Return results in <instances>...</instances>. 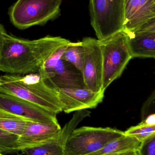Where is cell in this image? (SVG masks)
Instances as JSON below:
<instances>
[{
	"label": "cell",
	"instance_id": "obj_4",
	"mask_svg": "<svg viewBox=\"0 0 155 155\" xmlns=\"http://www.w3.org/2000/svg\"><path fill=\"white\" fill-rule=\"evenodd\" d=\"M125 0H89L91 24L97 40L103 41L124 29Z\"/></svg>",
	"mask_w": 155,
	"mask_h": 155
},
{
	"label": "cell",
	"instance_id": "obj_24",
	"mask_svg": "<svg viewBox=\"0 0 155 155\" xmlns=\"http://www.w3.org/2000/svg\"><path fill=\"white\" fill-rule=\"evenodd\" d=\"M141 123L150 125H155V114L149 115L144 120H143Z\"/></svg>",
	"mask_w": 155,
	"mask_h": 155
},
{
	"label": "cell",
	"instance_id": "obj_22",
	"mask_svg": "<svg viewBox=\"0 0 155 155\" xmlns=\"http://www.w3.org/2000/svg\"><path fill=\"white\" fill-rule=\"evenodd\" d=\"M139 155H155V134L142 142Z\"/></svg>",
	"mask_w": 155,
	"mask_h": 155
},
{
	"label": "cell",
	"instance_id": "obj_14",
	"mask_svg": "<svg viewBox=\"0 0 155 155\" xmlns=\"http://www.w3.org/2000/svg\"><path fill=\"white\" fill-rule=\"evenodd\" d=\"M125 33L127 36V43L133 58L155 59V31Z\"/></svg>",
	"mask_w": 155,
	"mask_h": 155
},
{
	"label": "cell",
	"instance_id": "obj_10",
	"mask_svg": "<svg viewBox=\"0 0 155 155\" xmlns=\"http://www.w3.org/2000/svg\"><path fill=\"white\" fill-rule=\"evenodd\" d=\"M57 91L63 111L66 114L95 108L103 101L105 92H95L86 87L61 88Z\"/></svg>",
	"mask_w": 155,
	"mask_h": 155
},
{
	"label": "cell",
	"instance_id": "obj_2",
	"mask_svg": "<svg viewBox=\"0 0 155 155\" xmlns=\"http://www.w3.org/2000/svg\"><path fill=\"white\" fill-rule=\"evenodd\" d=\"M0 93L26 100L53 114L63 111L57 91L48 86L39 73L1 75Z\"/></svg>",
	"mask_w": 155,
	"mask_h": 155
},
{
	"label": "cell",
	"instance_id": "obj_23",
	"mask_svg": "<svg viewBox=\"0 0 155 155\" xmlns=\"http://www.w3.org/2000/svg\"><path fill=\"white\" fill-rule=\"evenodd\" d=\"M136 31L155 32V17L143 25Z\"/></svg>",
	"mask_w": 155,
	"mask_h": 155
},
{
	"label": "cell",
	"instance_id": "obj_1",
	"mask_svg": "<svg viewBox=\"0 0 155 155\" xmlns=\"http://www.w3.org/2000/svg\"><path fill=\"white\" fill-rule=\"evenodd\" d=\"M71 42L61 37L49 35L37 40H25L5 31L0 49V71L21 75L38 73L50 55Z\"/></svg>",
	"mask_w": 155,
	"mask_h": 155
},
{
	"label": "cell",
	"instance_id": "obj_6",
	"mask_svg": "<svg viewBox=\"0 0 155 155\" xmlns=\"http://www.w3.org/2000/svg\"><path fill=\"white\" fill-rule=\"evenodd\" d=\"M124 135V132L111 127H83L75 128L68 137L65 155L90 154Z\"/></svg>",
	"mask_w": 155,
	"mask_h": 155
},
{
	"label": "cell",
	"instance_id": "obj_25",
	"mask_svg": "<svg viewBox=\"0 0 155 155\" xmlns=\"http://www.w3.org/2000/svg\"><path fill=\"white\" fill-rule=\"evenodd\" d=\"M105 155H139L138 151H130L125 153H119L111 154Z\"/></svg>",
	"mask_w": 155,
	"mask_h": 155
},
{
	"label": "cell",
	"instance_id": "obj_16",
	"mask_svg": "<svg viewBox=\"0 0 155 155\" xmlns=\"http://www.w3.org/2000/svg\"><path fill=\"white\" fill-rule=\"evenodd\" d=\"M28 120L0 107V129L21 136Z\"/></svg>",
	"mask_w": 155,
	"mask_h": 155
},
{
	"label": "cell",
	"instance_id": "obj_21",
	"mask_svg": "<svg viewBox=\"0 0 155 155\" xmlns=\"http://www.w3.org/2000/svg\"><path fill=\"white\" fill-rule=\"evenodd\" d=\"M141 114L142 121L149 115L155 114V89L142 106Z\"/></svg>",
	"mask_w": 155,
	"mask_h": 155
},
{
	"label": "cell",
	"instance_id": "obj_8",
	"mask_svg": "<svg viewBox=\"0 0 155 155\" xmlns=\"http://www.w3.org/2000/svg\"><path fill=\"white\" fill-rule=\"evenodd\" d=\"M86 109L76 111L72 118L52 137L43 143L21 152L25 155H65V147L69 136L78 125L90 115Z\"/></svg>",
	"mask_w": 155,
	"mask_h": 155
},
{
	"label": "cell",
	"instance_id": "obj_18",
	"mask_svg": "<svg viewBox=\"0 0 155 155\" xmlns=\"http://www.w3.org/2000/svg\"><path fill=\"white\" fill-rule=\"evenodd\" d=\"M68 45H64L55 51L51 55L48 57V59L40 67L38 73L40 74L43 80L55 68L57 64L61 59L62 56Z\"/></svg>",
	"mask_w": 155,
	"mask_h": 155
},
{
	"label": "cell",
	"instance_id": "obj_15",
	"mask_svg": "<svg viewBox=\"0 0 155 155\" xmlns=\"http://www.w3.org/2000/svg\"><path fill=\"white\" fill-rule=\"evenodd\" d=\"M142 143L135 137L125 134L107 143L100 150L88 155H105L138 151Z\"/></svg>",
	"mask_w": 155,
	"mask_h": 155
},
{
	"label": "cell",
	"instance_id": "obj_5",
	"mask_svg": "<svg viewBox=\"0 0 155 155\" xmlns=\"http://www.w3.org/2000/svg\"><path fill=\"white\" fill-rule=\"evenodd\" d=\"M99 41L103 55V89L105 91L113 81L121 76L133 57L127 36L123 31Z\"/></svg>",
	"mask_w": 155,
	"mask_h": 155
},
{
	"label": "cell",
	"instance_id": "obj_3",
	"mask_svg": "<svg viewBox=\"0 0 155 155\" xmlns=\"http://www.w3.org/2000/svg\"><path fill=\"white\" fill-rule=\"evenodd\" d=\"M62 0H18L10 8L14 25L20 30L43 25L60 15Z\"/></svg>",
	"mask_w": 155,
	"mask_h": 155
},
{
	"label": "cell",
	"instance_id": "obj_11",
	"mask_svg": "<svg viewBox=\"0 0 155 155\" xmlns=\"http://www.w3.org/2000/svg\"><path fill=\"white\" fill-rule=\"evenodd\" d=\"M44 80L56 91L61 88L85 87L81 72L62 59Z\"/></svg>",
	"mask_w": 155,
	"mask_h": 155
},
{
	"label": "cell",
	"instance_id": "obj_20",
	"mask_svg": "<svg viewBox=\"0 0 155 155\" xmlns=\"http://www.w3.org/2000/svg\"><path fill=\"white\" fill-rule=\"evenodd\" d=\"M19 137V136L0 129V153L16 152Z\"/></svg>",
	"mask_w": 155,
	"mask_h": 155
},
{
	"label": "cell",
	"instance_id": "obj_17",
	"mask_svg": "<svg viewBox=\"0 0 155 155\" xmlns=\"http://www.w3.org/2000/svg\"><path fill=\"white\" fill-rule=\"evenodd\" d=\"M84 49L82 41L71 42L67 45L62 59L74 65L82 72Z\"/></svg>",
	"mask_w": 155,
	"mask_h": 155
},
{
	"label": "cell",
	"instance_id": "obj_12",
	"mask_svg": "<svg viewBox=\"0 0 155 155\" xmlns=\"http://www.w3.org/2000/svg\"><path fill=\"white\" fill-rule=\"evenodd\" d=\"M154 17L155 4L153 0H125L123 31H136Z\"/></svg>",
	"mask_w": 155,
	"mask_h": 155
},
{
	"label": "cell",
	"instance_id": "obj_26",
	"mask_svg": "<svg viewBox=\"0 0 155 155\" xmlns=\"http://www.w3.org/2000/svg\"><path fill=\"white\" fill-rule=\"evenodd\" d=\"M5 31V30L3 26L0 24V49H1V45H2L3 35Z\"/></svg>",
	"mask_w": 155,
	"mask_h": 155
},
{
	"label": "cell",
	"instance_id": "obj_9",
	"mask_svg": "<svg viewBox=\"0 0 155 155\" xmlns=\"http://www.w3.org/2000/svg\"><path fill=\"white\" fill-rule=\"evenodd\" d=\"M0 107L28 121L58 124L56 114H53L26 100L0 93Z\"/></svg>",
	"mask_w": 155,
	"mask_h": 155
},
{
	"label": "cell",
	"instance_id": "obj_27",
	"mask_svg": "<svg viewBox=\"0 0 155 155\" xmlns=\"http://www.w3.org/2000/svg\"><path fill=\"white\" fill-rule=\"evenodd\" d=\"M0 155H5L3 154L2 153H0Z\"/></svg>",
	"mask_w": 155,
	"mask_h": 155
},
{
	"label": "cell",
	"instance_id": "obj_13",
	"mask_svg": "<svg viewBox=\"0 0 155 155\" xmlns=\"http://www.w3.org/2000/svg\"><path fill=\"white\" fill-rule=\"evenodd\" d=\"M61 129L59 124L27 121L22 134L17 140L16 152H21L43 143L52 137Z\"/></svg>",
	"mask_w": 155,
	"mask_h": 155
},
{
	"label": "cell",
	"instance_id": "obj_28",
	"mask_svg": "<svg viewBox=\"0 0 155 155\" xmlns=\"http://www.w3.org/2000/svg\"><path fill=\"white\" fill-rule=\"evenodd\" d=\"M153 2H154L155 4V0H153Z\"/></svg>",
	"mask_w": 155,
	"mask_h": 155
},
{
	"label": "cell",
	"instance_id": "obj_7",
	"mask_svg": "<svg viewBox=\"0 0 155 155\" xmlns=\"http://www.w3.org/2000/svg\"><path fill=\"white\" fill-rule=\"evenodd\" d=\"M84 49L82 75L85 87L95 92L103 89V62L100 41L85 37L82 41Z\"/></svg>",
	"mask_w": 155,
	"mask_h": 155
},
{
	"label": "cell",
	"instance_id": "obj_19",
	"mask_svg": "<svg viewBox=\"0 0 155 155\" xmlns=\"http://www.w3.org/2000/svg\"><path fill=\"white\" fill-rule=\"evenodd\" d=\"M125 134L135 137L143 142L149 137L155 134V125L144 124L140 123L135 126H132L124 132Z\"/></svg>",
	"mask_w": 155,
	"mask_h": 155
}]
</instances>
